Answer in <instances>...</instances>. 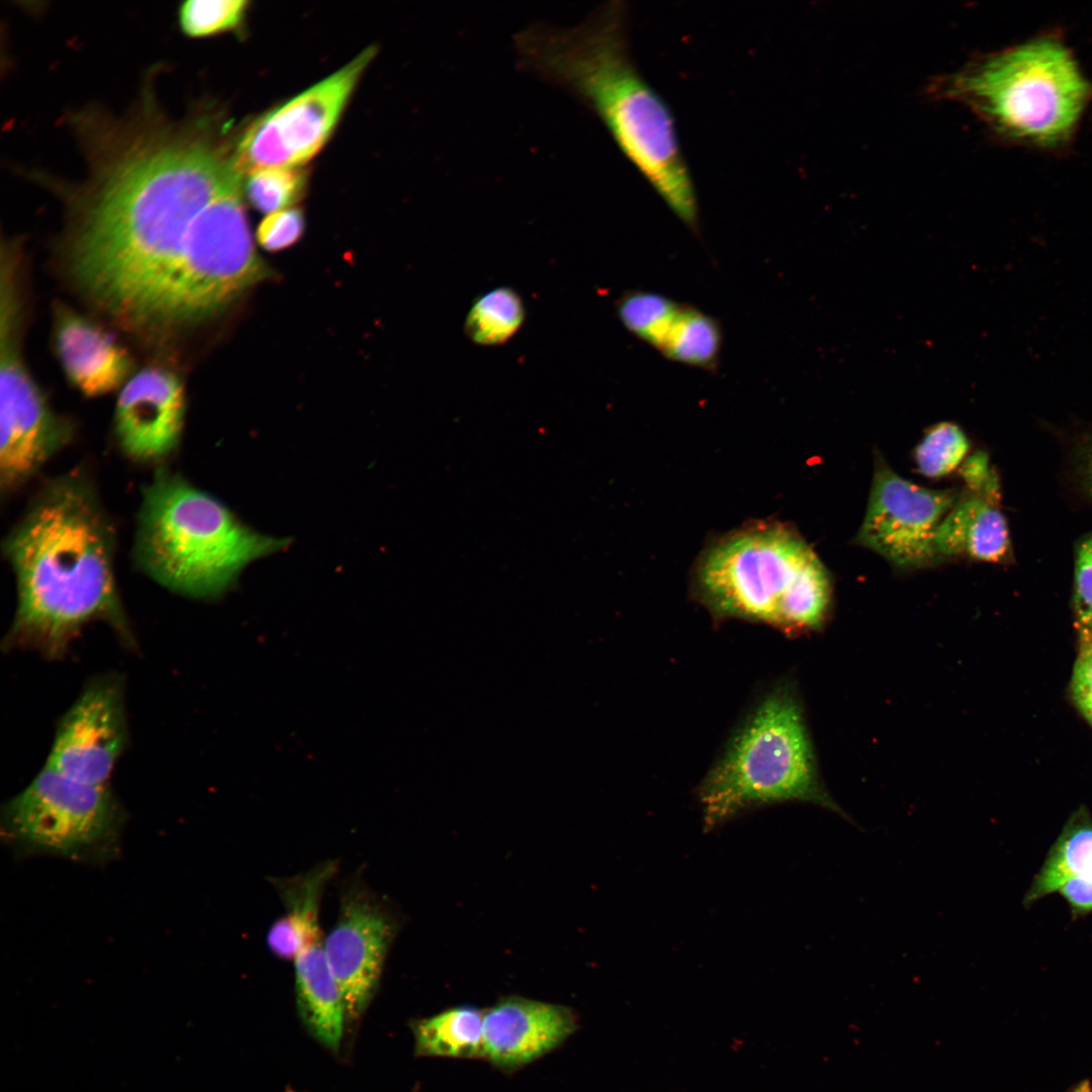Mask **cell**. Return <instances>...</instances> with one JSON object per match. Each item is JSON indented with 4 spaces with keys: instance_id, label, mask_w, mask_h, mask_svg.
<instances>
[{
    "instance_id": "obj_1",
    "label": "cell",
    "mask_w": 1092,
    "mask_h": 1092,
    "mask_svg": "<svg viewBox=\"0 0 1092 1092\" xmlns=\"http://www.w3.org/2000/svg\"><path fill=\"white\" fill-rule=\"evenodd\" d=\"M87 176L75 187L73 273L93 298L145 326L212 201L236 178L234 150L200 117L147 100L122 118L76 120Z\"/></svg>"
},
{
    "instance_id": "obj_2",
    "label": "cell",
    "mask_w": 1092,
    "mask_h": 1092,
    "mask_svg": "<svg viewBox=\"0 0 1092 1092\" xmlns=\"http://www.w3.org/2000/svg\"><path fill=\"white\" fill-rule=\"evenodd\" d=\"M515 43L520 64L588 107L670 211L698 235L699 201L675 120L634 63L625 2L605 3L575 27L529 26Z\"/></svg>"
},
{
    "instance_id": "obj_3",
    "label": "cell",
    "mask_w": 1092,
    "mask_h": 1092,
    "mask_svg": "<svg viewBox=\"0 0 1092 1092\" xmlns=\"http://www.w3.org/2000/svg\"><path fill=\"white\" fill-rule=\"evenodd\" d=\"M5 545L17 593L8 646L59 658L95 620L131 641L115 587L112 527L85 478L49 483Z\"/></svg>"
},
{
    "instance_id": "obj_4",
    "label": "cell",
    "mask_w": 1092,
    "mask_h": 1092,
    "mask_svg": "<svg viewBox=\"0 0 1092 1092\" xmlns=\"http://www.w3.org/2000/svg\"><path fill=\"white\" fill-rule=\"evenodd\" d=\"M936 99L968 107L1004 143L1062 152L1092 103V81L1059 30L970 60L930 82Z\"/></svg>"
},
{
    "instance_id": "obj_5",
    "label": "cell",
    "mask_w": 1092,
    "mask_h": 1092,
    "mask_svg": "<svg viewBox=\"0 0 1092 1092\" xmlns=\"http://www.w3.org/2000/svg\"><path fill=\"white\" fill-rule=\"evenodd\" d=\"M288 544L254 531L176 474L161 471L144 491L135 558L155 581L180 595L218 598L249 563Z\"/></svg>"
},
{
    "instance_id": "obj_6",
    "label": "cell",
    "mask_w": 1092,
    "mask_h": 1092,
    "mask_svg": "<svg viewBox=\"0 0 1092 1092\" xmlns=\"http://www.w3.org/2000/svg\"><path fill=\"white\" fill-rule=\"evenodd\" d=\"M706 830L752 809L807 802L851 821L824 788L792 687L775 688L755 706L698 788Z\"/></svg>"
},
{
    "instance_id": "obj_7",
    "label": "cell",
    "mask_w": 1092,
    "mask_h": 1092,
    "mask_svg": "<svg viewBox=\"0 0 1092 1092\" xmlns=\"http://www.w3.org/2000/svg\"><path fill=\"white\" fill-rule=\"evenodd\" d=\"M828 579L806 541L778 523L729 534L704 552L696 568L697 593L715 615L781 630Z\"/></svg>"
},
{
    "instance_id": "obj_8",
    "label": "cell",
    "mask_w": 1092,
    "mask_h": 1092,
    "mask_svg": "<svg viewBox=\"0 0 1092 1092\" xmlns=\"http://www.w3.org/2000/svg\"><path fill=\"white\" fill-rule=\"evenodd\" d=\"M271 274L252 241L240 176L205 210L147 327H182L209 318Z\"/></svg>"
},
{
    "instance_id": "obj_9",
    "label": "cell",
    "mask_w": 1092,
    "mask_h": 1092,
    "mask_svg": "<svg viewBox=\"0 0 1092 1092\" xmlns=\"http://www.w3.org/2000/svg\"><path fill=\"white\" fill-rule=\"evenodd\" d=\"M120 810L105 786L83 783L47 765L12 800L3 828L15 845L67 857H91L115 841Z\"/></svg>"
},
{
    "instance_id": "obj_10",
    "label": "cell",
    "mask_w": 1092,
    "mask_h": 1092,
    "mask_svg": "<svg viewBox=\"0 0 1092 1092\" xmlns=\"http://www.w3.org/2000/svg\"><path fill=\"white\" fill-rule=\"evenodd\" d=\"M369 47L342 69L250 124L234 149L242 174L298 168L330 139L353 90L374 58Z\"/></svg>"
},
{
    "instance_id": "obj_11",
    "label": "cell",
    "mask_w": 1092,
    "mask_h": 1092,
    "mask_svg": "<svg viewBox=\"0 0 1092 1092\" xmlns=\"http://www.w3.org/2000/svg\"><path fill=\"white\" fill-rule=\"evenodd\" d=\"M959 494L953 489H929L906 480L878 455L856 543L899 568L935 564L941 560L936 533Z\"/></svg>"
},
{
    "instance_id": "obj_12",
    "label": "cell",
    "mask_w": 1092,
    "mask_h": 1092,
    "mask_svg": "<svg viewBox=\"0 0 1092 1092\" xmlns=\"http://www.w3.org/2000/svg\"><path fill=\"white\" fill-rule=\"evenodd\" d=\"M19 321H0V479L16 488L70 438L71 428L48 404L26 369L18 346Z\"/></svg>"
},
{
    "instance_id": "obj_13",
    "label": "cell",
    "mask_w": 1092,
    "mask_h": 1092,
    "mask_svg": "<svg viewBox=\"0 0 1092 1092\" xmlns=\"http://www.w3.org/2000/svg\"><path fill=\"white\" fill-rule=\"evenodd\" d=\"M125 740L121 682L103 676L89 682L59 722L46 765L77 781L105 786Z\"/></svg>"
},
{
    "instance_id": "obj_14",
    "label": "cell",
    "mask_w": 1092,
    "mask_h": 1092,
    "mask_svg": "<svg viewBox=\"0 0 1092 1092\" xmlns=\"http://www.w3.org/2000/svg\"><path fill=\"white\" fill-rule=\"evenodd\" d=\"M393 930L387 913L363 891L342 898L324 950L344 1000L347 1025L359 1021L372 1000Z\"/></svg>"
},
{
    "instance_id": "obj_15",
    "label": "cell",
    "mask_w": 1092,
    "mask_h": 1092,
    "mask_svg": "<svg viewBox=\"0 0 1092 1092\" xmlns=\"http://www.w3.org/2000/svg\"><path fill=\"white\" fill-rule=\"evenodd\" d=\"M186 410L184 386L176 373L150 366L130 377L120 390L114 430L131 459L159 461L179 444Z\"/></svg>"
},
{
    "instance_id": "obj_16",
    "label": "cell",
    "mask_w": 1092,
    "mask_h": 1092,
    "mask_svg": "<svg viewBox=\"0 0 1092 1092\" xmlns=\"http://www.w3.org/2000/svg\"><path fill=\"white\" fill-rule=\"evenodd\" d=\"M578 1027L572 1009L520 996L502 998L483 1013L482 1060L516 1071L561 1045Z\"/></svg>"
},
{
    "instance_id": "obj_17",
    "label": "cell",
    "mask_w": 1092,
    "mask_h": 1092,
    "mask_svg": "<svg viewBox=\"0 0 1092 1092\" xmlns=\"http://www.w3.org/2000/svg\"><path fill=\"white\" fill-rule=\"evenodd\" d=\"M55 346L63 370L84 395L100 396L121 386L132 369L128 352L99 325L58 306Z\"/></svg>"
},
{
    "instance_id": "obj_18",
    "label": "cell",
    "mask_w": 1092,
    "mask_h": 1092,
    "mask_svg": "<svg viewBox=\"0 0 1092 1092\" xmlns=\"http://www.w3.org/2000/svg\"><path fill=\"white\" fill-rule=\"evenodd\" d=\"M940 558L966 557L985 562L1003 561L1010 549L1005 518L997 498L966 489L941 521L936 537Z\"/></svg>"
},
{
    "instance_id": "obj_19",
    "label": "cell",
    "mask_w": 1092,
    "mask_h": 1092,
    "mask_svg": "<svg viewBox=\"0 0 1092 1092\" xmlns=\"http://www.w3.org/2000/svg\"><path fill=\"white\" fill-rule=\"evenodd\" d=\"M296 1004L302 1023L313 1038L338 1053L347 1027L344 1000L324 950V938L294 960Z\"/></svg>"
},
{
    "instance_id": "obj_20",
    "label": "cell",
    "mask_w": 1092,
    "mask_h": 1092,
    "mask_svg": "<svg viewBox=\"0 0 1092 1092\" xmlns=\"http://www.w3.org/2000/svg\"><path fill=\"white\" fill-rule=\"evenodd\" d=\"M335 872L333 862L304 875L276 882L286 914L269 928L267 945L282 960H295L306 947L322 938L318 908L324 889Z\"/></svg>"
},
{
    "instance_id": "obj_21",
    "label": "cell",
    "mask_w": 1092,
    "mask_h": 1092,
    "mask_svg": "<svg viewBox=\"0 0 1092 1092\" xmlns=\"http://www.w3.org/2000/svg\"><path fill=\"white\" fill-rule=\"evenodd\" d=\"M483 1013L472 1005H460L416 1019L411 1028L418 1057L481 1059Z\"/></svg>"
},
{
    "instance_id": "obj_22",
    "label": "cell",
    "mask_w": 1092,
    "mask_h": 1092,
    "mask_svg": "<svg viewBox=\"0 0 1092 1092\" xmlns=\"http://www.w3.org/2000/svg\"><path fill=\"white\" fill-rule=\"evenodd\" d=\"M1086 876H1092V820L1081 810L1070 818L1052 846L1024 896V904L1056 893L1072 878Z\"/></svg>"
},
{
    "instance_id": "obj_23",
    "label": "cell",
    "mask_w": 1092,
    "mask_h": 1092,
    "mask_svg": "<svg viewBox=\"0 0 1092 1092\" xmlns=\"http://www.w3.org/2000/svg\"><path fill=\"white\" fill-rule=\"evenodd\" d=\"M723 345L720 322L711 314L682 303L660 354L675 363L714 371Z\"/></svg>"
},
{
    "instance_id": "obj_24",
    "label": "cell",
    "mask_w": 1092,
    "mask_h": 1092,
    "mask_svg": "<svg viewBox=\"0 0 1092 1092\" xmlns=\"http://www.w3.org/2000/svg\"><path fill=\"white\" fill-rule=\"evenodd\" d=\"M525 316L520 294L499 286L475 298L464 321V333L476 345L499 346L518 333Z\"/></svg>"
},
{
    "instance_id": "obj_25",
    "label": "cell",
    "mask_w": 1092,
    "mask_h": 1092,
    "mask_svg": "<svg viewBox=\"0 0 1092 1092\" xmlns=\"http://www.w3.org/2000/svg\"><path fill=\"white\" fill-rule=\"evenodd\" d=\"M681 305L658 292L632 289L621 294L615 309L631 335L660 353Z\"/></svg>"
},
{
    "instance_id": "obj_26",
    "label": "cell",
    "mask_w": 1092,
    "mask_h": 1092,
    "mask_svg": "<svg viewBox=\"0 0 1092 1092\" xmlns=\"http://www.w3.org/2000/svg\"><path fill=\"white\" fill-rule=\"evenodd\" d=\"M970 448L964 431L954 423L932 426L915 449V462L921 474L938 478L960 466Z\"/></svg>"
},
{
    "instance_id": "obj_27",
    "label": "cell",
    "mask_w": 1092,
    "mask_h": 1092,
    "mask_svg": "<svg viewBox=\"0 0 1092 1092\" xmlns=\"http://www.w3.org/2000/svg\"><path fill=\"white\" fill-rule=\"evenodd\" d=\"M306 178V172L299 168L265 169L249 174L245 191L256 209L269 214L299 201Z\"/></svg>"
},
{
    "instance_id": "obj_28",
    "label": "cell",
    "mask_w": 1092,
    "mask_h": 1092,
    "mask_svg": "<svg viewBox=\"0 0 1092 1092\" xmlns=\"http://www.w3.org/2000/svg\"><path fill=\"white\" fill-rule=\"evenodd\" d=\"M248 5L244 0H189L179 9V23L194 37L233 30L242 23Z\"/></svg>"
},
{
    "instance_id": "obj_29",
    "label": "cell",
    "mask_w": 1092,
    "mask_h": 1092,
    "mask_svg": "<svg viewBox=\"0 0 1092 1092\" xmlns=\"http://www.w3.org/2000/svg\"><path fill=\"white\" fill-rule=\"evenodd\" d=\"M304 217L297 208H287L267 214L257 230L260 246L270 252L291 247L301 237Z\"/></svg>"
},
{
    "instance_id": "obj_30",
    "label": "cell",
    "mask_w": 1092,
    "mask_h": 1092,
    "mask_svg": "<svg viewBox=\"0 0 1092 1092\" xmlns=\"http://www.w3.org/2000/svg\"><path fill=\"white\" fill-rule=\"evenodd\" d=\"M1074 602L1077 626L1092 622V536L1077 552Z\"/></svg>"
},
{
    "instance_id": "obj_31",
    "label": "cell",
    "mask_w": 1092,
    "mask_h": 1092,
    "mask_svg": "<svg viewBox=\"0 0 1092 1092\" xmlns=\"http://www.w3.org/2000/svg\"><path fill=\"white\" fill-rule=\"evenodd\" d=\"M1071 688L1078 709L1092 725V645L1081 644Z\"/></svg>"
},
{
    "instance_id": "obj_32",
    "label": "cell",
    "mask_w": 1092,
    "mask_h": 1092,
    "mask_svg": "<svg viewBox=\"0 0 1092 1092\" xmlns=\"http://www.w3.org/2000/svg\"><path fill=\"white\" fill-rule=\"evenodd\" d=\"M961 472L968 489L998 496L995 475L984 453L978 452L970 457L962 466Z\"/></svg>"
},
{
    "instance_id": "obj_33",
    "label": "cell",
    "mask_w": 1092,
    "mask_h": 1092,
    "mask_svg": "<svg viewBox=\"0 0 1092 1092\" xmlns=\"http://www.w3.org/2000/svg\"><path fill=\"white\" fill-rule=\"evenodd\" d=\"M1057 892L1068 902L1074 915L1092 912V876L1072 878Z\"/></svg>"
},
{
    "instance_id": "obj_34",
    "label": "cell",
    "mask_w": 1092,
    "mask_h": 1092,
    "mask_svg": "<svg viewBox=\"0 0 1092 1092\" xmlns=\"http://www.w3.org/2000/svg\"><path fill=\"white\" fill-rule=\"evenodd\" d=\"M1081 644L1092 645V622L1078 626Z\"/></svg>"
},
{
    "instance_id": "obj_35",
    "label": "cell",
    "mask_w": 1092,
    "mask_h": 1092,
    "mask_svg": "<svg viewBox=\"0 0 1092 1092\" xmlns=\"http://www.w3.org/2000/svg\"><path fill=\"white\" fill-rule=\"evenodd\" d=\"M1085 475H1086L1087 484H1088V486L1090 488V491L1092 493V442L1090 444V448H1089L1087 456H1086Z\"/></svg>"
},
{
    "instance_id": "obj_36",
    "label": "cell",
    "mask_w": 1092,
    "mask_h": 1092,
    "mask_svg": "<svg viewBox=\"0 0 1092 1092\" xmlns=\"http://www.w3.org/2000/svg\"><path fill=\"white\" fill-rule=\"evenodd\" d=\"M1067 1092H1092V1084L1089 1079H1083L1074 1084Z\"/></svg>"
},
{
    "instance_id": "obj_37",
    "label": "cell",
    "mask_w": 1092,
    "mask_h": 1092,
    "mask_svg": "<svg viewBox=\"0 0 1092 1092\" xmlns=\"http://www.w3.org/2000/svg\"><path fill=\"white\" fill-rule=\"evenodd\" d=\"M288 1092H295V1091H293V1090H290V1091H288ZM414 1092H417V1091H414Z\"/></svg>"
}]
</instances>
